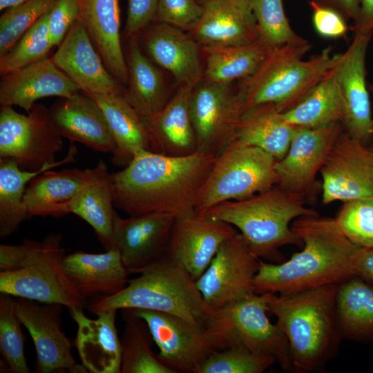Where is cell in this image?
<instances>
[{
  "label": "cell",
  "instance_id": "cell-1",
  "mask_svg": "<svg viewBox=\"0 0 373 373\" xmlns=\"http://www.w3.org/2000/svg\"><path fill=\"white\" fill-rule=\"evenodd\" d=\"M216 158L200 151L172 156L141 151L122 170L111 173L113 205L130 216L192 215Z\"/></svg>",
  "mask_w": 373,
  "mask_h": 373
},
{
  "label": "cell",
  "instance_id": "cell-2",
  "mask_svg": "<svg viewBox=\"0 0 373 373\" xmlns=\"http://www.w3.org/2000/svg\"><path fill=\"white\" fill-rule=\"evenodd\" d=\"M303 248L280 263L260 260L252 291L286 294L328 285H338L356 276V254L360 247L343 233L335 218L301 216L291 224Z\"/></svg>",
  "mask_w": 373,
  "mask_h": 373
},
{
  "label": "cell",
  "instance_id": "cell-3",
  "mask_svg": "<svg viewBox=\"0 0 373 373\" xmlns=\"http://www.w3.org/2000/svg\"><path fill=\"white\" fill-rule=\"evenodd\" d=\"M338 285H328L286 294L265 295L268 312L285 334L292 372H325L343 339L335 300Z\"/></svg>",
  "mask_w": 373,
  "mask_h": 373
},
{
  "label": "cell",
  "instance_id": "cell-4",
  "mask_svg": "<svg viewBox=\"0 0 373 373\" xmlns=\"http://www.w3.org/2000/svg\"><path fill=\"white\" fill-rule=\"evenodd\" d=\"M197 213L236 227L256 256L276 263L284 261L280 247L303 245L291 223L301 216L319 215L306 207L304 195L277 184L249 198L225 202Z\"/></svg>",
  "mask_w": 373,
  "mask_h": 373
},
{
  "label": "cell",
  "instance_id": "cell-5",
  "mask_svg": "<svg viewBox=\"0 0 373 373\" xmlns=\"http://www.w3.org/2000/svg\"><path fill=\"white\" fill-rule=\"evenodd\" d=\"M137 274L117 294L94 299L89 310L94 314L108 309L154 310L205 328L213 320L215 311L204 300L195 280L176 260L166 255Z\"/></svg>",
  "mask_w": 373,
  "mask_h": 373
},
{
  "label": "cell",
  "instance_id": "cell-6",
  "mask_svg": "<svg viewBox=\"0 0 373 373\" xmlns=\"http://www.w3.org/2000/svg\"><path fill=\"white\" fill-rule=\"evenodd\" d=\"M310 48L307 43L271 48L258 69L240 80L236 90L242 113L274 104L282 113L297 105L336 66L340 56L332 55L329 46L314 58L303 60Z\"/></svg>",
  "mask_w": 373,
  "mask_h": 373
},
{
  "label": "cell",
  "instance_id": "cell-7",
  "mask_svg": "<svg viewBox=\"0 0 373 373\" xmlns=\"http://www.w3.org/2000/svg\"><path fill=\"white\" fill-rule=\"evenodd\" d=\"M265 294L254 291L215 311L206 328L216 350L240 347L272 356L285 372H292L287 338L267 316Z\"/></svg>",
  "mask_w": 373,
  "mask_h": 373
},
{
  "label": "cell",
  "instance_id": "cell-8",
  "mask_svg": "<svg viewBox=\"0 0 373 373\" xmlns=\"http://www.w3.org/2000/svg\"><path fill=\"white\" fill-rule=\"evenodd\" d=\"M276 162L262 149L234 140L217 157L197 196L195 212L274 186L278 182Z\"/></svg>",
  "mask_w": 373,
  "mask_h": 373
},
{
  "label": "cell",
  "instance_id": "cell-9",
  "mask_svg": "<svg viewBox=\"0 0 373 373\" xmlns=\"http://www.w3.org/2000/svg\"><path fill=\"white\" fill-rule=\"evenodd\" d=\"M62 236L50 233L42 241L33 240L19 267L0 272V292L44 304H59L68 309L84 308V299L67 276Z\"/></svg>",
  "mask_w": 373,
  "mask_h": 373
},
{
  "label": "cell",
  "instance_id": "cell-10",
  "mask_svg": "<svg viewBox=\"0 0 373 373\" xmlns=\"http://www.w3.org/2000/svg\"><path fill=\"white\" fill-rule=\"evenodd\" d=\"M62 137L44 104L36 103L28 115L1 106L0 158L14 160L21 169L35 171L56 162Z\"/></svg>",
  "mask_w": 373,
  "mask_h": 373
},
{
  "label": "cell",
  "instance_id": "cell-11",
  "mask_svg": "<svg viewBox=\"0 0 373 373\" xmlns=\"http://www.w3.org/2000/svg\"><path fill=\"white\" fill-rule=\"evenodd\" d=\"M189 110L198 151L218 157L235 140L242 113L236 89L231 84L202 82L193 88Z\"/></svg>",
  "mask_w": 373,
  "mask_h": 373
},
{
  "label": "cell",
  "instance_id": "cell-12",
  "mask_svg": "<svg viewBox=\"0 0 373 373\" xmlns=\"http://www.w3.org/2000/svg\"><path fill=\"white\" fill-rule=\"evenodd\" d=\"M260 260L240 232L226 240L195 281L210 307L216 311L252 292Z\"/></svg>",
  "mask_w": 373,
  "mask_h": 373
},
{
  "label": "cell",
  "instance_id": "cell-13",
  "mask_svg": "<svg viewBox=\"0 0 373 373\" xmlns=\"http://www.w3.org/2000/svg\"><path fill=\"white\" fill-rule=\"evenodd\" d=\"M147 323L159 360L173 373H196L215 346L205 327L183 318L149 309H128Z\"/></svg>",
  "mask_w": 373,
  "mask_h": 373
},
{
  "label": "cell",
  "instance_id": "cell-14",
  "mask_svg": "<svg viewBox=\"0 0 373 373\" xmlns=\"http://www.w3.org/2000/svg\"><path fill=\"white\" fill-rule=\"evenodd\" d=\"M322 201H373V149L345 131L334 144L321 171Z\"/></svg>",
  "mask_w": 373,
  "mask_h": 373
},
{
  "label": "cell",
  "instance_id": "cell-15",
  "mask_svg": "<svg viewBox=\"0 0 373 373\" xmlns=\"http://www.w3.org/2000/svg\"><path fill=\"white\" fill-rule=\"evenodd\" d=\"M344 131L342 122L316 128L296 126L286 155L275 164L277 185L305 197L310 195L316 188L318 173Z\"/></svg>",
  "mask_w": 373,
  "mask_h": 373
},
{
  "label": "cell",
  "instance_id": "cell-16",
  "mask_svg": "<svg viewBox=\"0 0 373 373\" xmlns=\"http://www.w3.org/2000/svg\"><path fill=\"white\" fill-rule=\"evenodd\" d=\"M16 306L17 315L35 345L36 372H88L82 363L75 361L71 343L61 330L63 305H41L34 300L17 298Z\"/></svg>",
  "mask_w": 373,
  "mask_h": 373
},
{
  "label": "cell",
  "instance_id": "cell-17",
  "mask_svg": "<svg viewBox=\"0 0 373 373\" xmlns=\"http://www.w3.org/2000/svg\"><path fill=\"white\" fill-rule=\"evenodd\" d=\"M372 35L355 33L347 50L340 54L335 66L345 104V131L366 146L373 138V118L365 67L367 50Z\"/></svg>",
  "mask_w": 373,
  "mask_h": 373
},
{
  "label": "cell",
  "instance_id": "cell-18",
  "mask_svg": "<svg viewBox=\"0 0 373 373\" xmlns=\"http://www.w3.org/2000/svg\"><path fill=\"white\" fill-rule=\"evenodd\" d=\"M175 217L151 213L127 218L115 211L113 224L114 247L119 251L130 274H137L163 258Z\"/></svg>",
  "mask_w": 373,
  "mask_h": 373
},
{
  "label": "cell",
  "instance_id": "cell-19",
  "mask_svg": "<svg viewBox=\"0 0 373 373\" xmlns=\"http://www.w3.org/2000/svg\"><path fill=\"white\" fill-rule=\"evenodd\" d=\"M50 59L84 93L124 95L125 87L108 70L86 29L77 20Z\"/></svg>",
  "mask_w": 373,
  "mask_h": 373
},
{
  "label": "cell",
  "instance_id": "cell-20",
  "mask_svg": "<svg viewBox=\"0 0 373 373\" xmlns=\"http://www.w3.org/2000/svg\"><path fill=\"white\" fill-rule=\"evenodd\" d=\"M238 231L232 225L196 212L175 218L166 255L180 262L196 280L221 245Z\"/></svg>",
  "mask_w": 373,
  "mask_h": 373
},
{
  "label": "cell",
  "instance_id": "cell-21",
  "mask_svg": "<svg viewBox=\"0 0 373 373\" xmlns=\"http://www.w3.org/2000/svg\"><path fill=\"white\" fill-rule=\"evenodd\" d=\"M151 59L181 85L197 86L203 80L200 46L185 31L171 25L151 23L136 35Z\"/></svg>",
  "mask_w": 373,
  "mask_h": 373
},
{
  "label": "cell",
  "instance_id": "cell-22",
  "mask_svg": "<svg viewBox=\"0 0 373 373\" xmlns=\"http://www.w3.org/2000/svg\"><path fill=\"white\" fill-rule=\"evenodd\" d=\"M198 1L202 15L190 35L202 48L258 40L256 21L245 0Z\"/></svg>",
  "mask_w": 373,
  "mask_h": 373
},
{
  "label": "cell",
  "instance_id": "cell-23",
  "mask_svg": "<svg viewBox=\"0 0 373 373\" xmlns=\"http://www.w3.org/2000/svg\"><path fill=\"white\" fill-rule=\"evenodd\" d=\"M79 91V88L48 57L1 76L0 105L18 106L28 113L39 99L68 98Z\"/></svg>",
  "mask_w": 373,
  "mask_h": 373
},
{
  "label": "cell",
  "instance_id": "cell-24",
  "mask_svg": "<svg viewBox=\"0 0 373 373\" xmlns=\"http://www.w3.org/2000/svg\"><path fill=\"white\" fill-rule=\"evenodd\" d=\"M69 310L77 325L75 346L88 372L121 373V339L115 325L117 310L98 312L95 319L87 317L82 307Z\"/></svg>",
  "mask_w": 373,
  "mask_h": 373
},
{
  "label": "cell",
  "instance_id": "cell-25",
  "mask_svg": "<svg viewBox=\"0 0 373 373\" xmlns=\"http://www.w3.org/2000/svg\"><path fill=\"white\" fill-rule=\"evenodd\" d=\"M52 120L62 137L102 153L116 146L105 117L95 100L82 91L61 98L50 108Z\"/></svg>",
  "mask_w": 373,
  "mask_h": 373
},
{
  "label": "cell",
  "instance_id": "cell-26",
  "mask_svg": "<svg viewBox=\"0 0 373 373\" xmlns=\"http://www.w3.org/2000/svg\"><path fill=\"white\" fill-rule=\"evenodd\" d=\"M63 266L69 280L84 299L115 294L129 281L130 273L115 247L104 253L79 251L66 255Z\"/></svg>",
  "mask_w": 373,
  "mask_h": 373
},
{
  "label": "cell",
  "instance_id": "cell-27",
  "mask_svg": "<svg viewBox=\"0 0 373 373\" xmlns=\"http://www.w3.org/2000/svg\"><path fill=\"white\" fill-rule=\"evenodd\" d=\"M86 29L110 73L125 88L128 70L120 35L119 0H77Z\"/></svg>",
  "mask_w": 373,
  "mask_h": 373
},
{
  "label": "cell",
  "instance_id": "cell-28",
  "mask_svg": "<svg viewBox=\"0 0 373 373\" xmlns=\"http://www.w3.org/2000/svg\"><path fill=\"white\" fill-rule=\"evenodd\" d=\"M194 87L181 85L164 108L142 117L151 137L153 152L183 156L198 151L190 116V99Z\"/></svg>",
  "mask_w": 373,
  "mask_h": 373
},
{
  "label": "cell",
  "instance_id": "cell-29",
  "mask_svg": "<svg viewBox=\"0 0 373 373\" xmlns=\"http://www.w3.org/2000/svg\"><path fill=\"white\" fill-rule=\"evenodd\" d=\"M91 172L92 169H50L34 178L23 198L29 218H60L69 214L71 204Z\"/></svg>",
  "mask_w": 373,
  "mask_h": 373
},
{
  "label": "cell",
  "instance_id": "cell-30",
  "mask_svg": "<svg viewBox=\"0 0 373 373\" xmlns=\"http://www.w3.org/2000/svg\"><path fill=\"white\" fill-rule=\"evenodd\" d=\"M88 95L100 107L115 141L116 148L111 157L113 165L124 168L138 152H153L151 137L142 117L124 95Z\"/></svg>",
  "mask_w": 373,
  "mask_h": 373
},
{
  "label": "cell",
  "instance_id": "cell-31",
  "mask_svg": "<svg viewBox=\"0 0 373 373\" xmlns=\"http://www.w3.org/2000/svg\"><path fill=\"white\" fill-rule=\"evenodd\" d=\"M124 48L128 70L124 97L142 117L152 116L167 104V87L160 70L146 56L136 36Z\"/></svg>",
  "mask_w": 373,
  "mask_h": 373
},
{
  "label": "cell",
  "instance_id": "cell-32",
  "mask_svg": "<svg viewBox=\"0 0 373 373\" xmlns=\"http://www.w3.org/2000/svg\"><path fill=\"white\" fill-rule=\"evenodd\" d=\"M113 205L111 173L103 160L92 169L70 208L73 213L86 221L106 249L114 247L113 236Z\"/></svg>",
  "mask_w": 373,
  "mask_h": 373
},
{
  "label": "cell",
  "instance_id": "cell-33",
  "mask_svg": "<svg viewBox=\"0 0 373 373\" xmlns=\"http://www.w3.org/2000/svg\"><path fill=\"white\" fill-rule=\"evenodd\" d=\"M77 148L70 142L66 156L61 161L31 171L21 169L12 159L0 158V238L15 233L20 224L30 219L24 204L26 184L43 172L63 164L74 162Z\"/></svg>",
  "mask_w": 373,
  "mask_h": 373
},
{
  "label": "cell",
  "instance_id": "cell-34",
  "mask_svg": "<svg viewBox=\"0 0 373 373\" xmlns=\"http://www.w3.org/2000/svg\"><path fill=\"white\" fill-rule=\"evenodd\" d=\"M295 128L283 118L274 104H264L242 113L235 140L259 147L278 160L286 155Z\"/></svg>",
  "mask_w": 373,
  "mask_h": 373
},
{
  "label": "cell",
  "instance_id": "cell-35",
  "mask_svg": "<svg viewBox=\"0 0 373 373\" xmlns=\"http://www.w3.org/2000/svg\"><path fill=\"white\" fill-rule=\"evenodd\" d=\"M336 316L343 338L373 343V287L355 276L338 284Z\"/></svg>",
  "mask_w": 373,
  "mask_h": 373
},
{
  "label": "cell",
  "instance_id": "cell-36",
  "mask_svg": "<svg viewBox=\"0 0 373 373\" xmlns=\"http://www.w3.org/2000/svg\"><path fill=\"white\" fill-rule=\"evenodd\" d=\"M335 66L297 105L281 113L287 123L294 126L316 128L343 122L345 104Z\"/></svg>",
  "mask_w": 373,
  "mask_h": 373
},
{
  "label": "cell",
  "instance_id": "cell-37",
  "mask_svg": "<svg viewBox=\"0 0 373 373\" xmlns=\"http://www.w3.org/2000/svg\"><path fill=\"white\" fill-rule=\"evenodd\" d=\"M206 54L203 79L231 84L252 75L271 49L260 41L233 46L202 48Z\"/></svg>",
  "mask_w": 373,
  "mask_h": 373
},
{
  "label": "cell",
  "instance_id": "cell-38",
  "mask_svg": "<svg viewBox=\"0 0 373 373\" xmlns=\"http://www.w3.org/2000/svg\"><path fill=\"white\" fill-rule=\"evenodd\" d=\"M121 310L125 323L121 338V373H173L153 352L155 342L146 322L128 309Z\"/></svg>",
  "mask_w": 373,
  "mask_h": 373
},
{
  "label": "cell",
  "instance_id": "cell-39",
  "mask_svg": "<svg viewBox=\"0 0 373 373\" xmlns=\"http://www.w3.org/2000/svg\"><path fill=\"white\" fill-rule=\"evenodd\" d=\"M256 21L259 38L270 48L284 45H303L307 40L291 28L283 0H245Z\"/></svg>",
  "mask_w": 373,
  "mask_h": 373
},
{
  "label": "cell",
  "instance_id": "cell-40",
  "mask_svg": "<svg viewBox=\"0 0 373 373\" xmlns=\"http://www.w3.org/2000/svg\"><path fill=\"white\" fill-rule=\"evenodd\" d=\"M21 325L16 299L10 294L0 292V351L12 373L30 372L25 356Z\"/></svg>",
  "mask_w": 373,
  "mask_h": 373
},
{
  "label": "cell",
  "instance_id": "cell-41",
  "mask_svg": "<svg viewBox=\"0 0 373 373\" xmlns=\"http://www.w3.org/2000/svg\"><path fill=\"white\" fill-rule=\"evenodd\" d=\"M48 13L49 11L44 14L10 50L0 57L1 76L48 58L53 47L48 29Z\"/></svg>",
  "mask_w": 373,
  "mask_h": 373
},
{
  "label": "cell",
  "instance_id": "cell-42",
  "mask_svg": "<svg viewBox=\"0 0 373 373\" xmlns=\"http://www.w3.org/2000/svg\"><path fill=\"white\" fill-rule=\"evenodd\" d=\"M56 0H26L6 9L0 17V57L5 55Z\"/></svg>",
  "mask_w": 373,
  "mask_h": 373
},
{
  "label": "cell",
  "instance_id": "cell-43",
  "mask_svg": "<svg viewBox=\"0 0 373 373\" xmlns=\"http://www.w3.org/2000/svg\"><path fill=\"white\" fill-rule=\"evenodd\" d=\"M276 363L272 356L230 347L212 352L196 373H262Z\"/></svg>",
  "mask_w": 373,
  "mask_h": 373
},
{
  "label": "cell",
  "instance_id": "cell-44",
  "mask_svg": "<svg viewBox=\"0 0 373 373\" xmlns=\"http://www.w3.org/2000/svg\"><path fill=\"white\" fill-rule=\"evenodd\" d=\"M335 220L345 236L361 247H373V201L343 202Z\"/></svg>",
  "mask_w": 373,
  "mask_h": 373
},
{
  "label": "cell",
  "instance_id": "cell-45",
  "mask_svg": "<svg viewBox=\"0 0 373 373\" xmlns=\"http://www.w3.org/2000/svg\"><path fill=\"white\" fill-rule=\"evenodd\" d=\"M202 12L198 0H159L154 21L191 32L198 23Z\"/></svg>",
  "mask_w": 373,
  "mask_h": 373
},
{
  "label": "cell",
  "instance_id": "cell-46",
  "mask_svg": "<svg viewBox=\"0 0 373 373\" xmlns=\"http://www.w3.org/2000/svg\"><path fill=\"white\" fill-rule=\"evenodd\" d=\"M77 0H56L49 11L48 29L52 46H59L77 20Z\"/></svg>",
  "mask_w": 373,
  "mask_h": 373
},
{
  "label": "cell",
  "instance_id": "cell-47",
  "mask_svg": "<svg viewBox=\"0 0 373 373\" xmlns=\"http://www.w3.org/2000/svg\"><path fill=\"white\" fill-rule=\"evenodd\" d=\"M312 22L318 34L325 38H339L348 31L346 19L336 10L311 0Z\"/></svg>",
  "mask_w": 373,
  "mask_h": 373
},
{
  "label": "cell",
  "instance_id": "cell-48",
  "mask_svg": "<svg viewBox=\"0 0 373 373\" xmlns=\"http://www.w3.org/2000/svg\"><path fill=\"white\" fill-rule=\"evenodd\" d=\"M159 0H128L125 38L136 36L154 22Z\"/></svg>",
  "mask_w": 373,
  "mask_h": 373
},
{
  "label": "cell",
  "instance_id": "cell-49",
  "mask_svg": "<svg viewBox=\"0 0 373 373\" xmlns=\"http://www.w3.org/2000/svg\"><path fill=\"white\" fill-rule=\"evenodd\" d=\"M33 240L23 239L18 245H0V272L17 269L27 256Z\"/></svg>",
  "mask_w": 373,
  "mask_h": 373
},
{
  "label": "cell",
  "instance_id": "cell-50",
  "mask_svg": "<svg viewBox=\"0 0 373 373\" xmlns=\"http://www.w3.org/2000/svg\"><path fill=\"white\" fill-rule=\"evenodd\" d=\"M355 269L357 276L373 287V247H359Z\"/></svg>",
  "mask_w": 373,
  "mask_h": 373
},
{
  "label": "cell",
  "instance_id": "cell-51",
  "mask_svg": "<svg viewBox=\"0 0 373 373\" xmlns=\"http://www.w3.org/2000/svg\"><path fill=\"white\" fill-rule=\"evenodd\" d=\"M351 29L354 34L373 35V0H360L358 15Z\"/></svg>",
  "mask_w": 373,
  "mask_h": 373
},
{
  "label": "cell",
  "instance_id": "cell-52",
  "mask_svg": "<svg viewBox=\"0 0 373 373\" xmlns=\"http://www.w3.org/2000/svg\"><path fill=\"white\" fill-rule=\"evenodd\" d=\"M320 5L338 12L346 20L356 19L359 12L360 0H312Z\"/></svg>",
  "mask_w": 373,
  "mask_h": 373
},
{
  "label": "cell",
  "instance_id": "cell-53",
  "mask_svg": "<svg viewBox=\"0 0 373 373\" xmlns=\"http://www.w3.org/2000/svg\"><path fill=\"white\" fill-rule=\"evenodd\" d=\"M26 0H0V10H3L8 8L18 5Z\"/></svg>",
  "mask_w": 373,
  "mask_h": 373
},
{
  "label": "cell",
  "instance_id": "cell-54",
  "mask_svg": "<svg viewBox=\"0 0 373 373\" xmlns=\"http://www.w3.org/2000/svg\"><path fill=\"white\" fill-rule=\"evenodd\" d=\"M369 91L371 92L373 94V84H367ZM373 149V146L372 147Z\"/></svg>",
  "mask_w": 373,
  "mask_h": 373
},
{
  "label": "cell",
  "instance_id": "cell-55",
  "mask_svg": "<svg viewBox=\"0 0 373 373\" xmlns=\"http://www.w3.org/2000/svg\"><path fill=\"white\" fill-rule=\"evenodd\" d=\"M373 344V343H372Z\"/></svg>",
  "mask_w": 373,
  "mask_h": 373
}]
</instances>
